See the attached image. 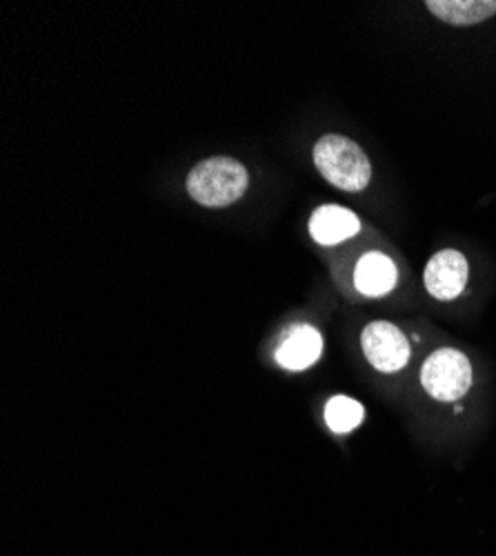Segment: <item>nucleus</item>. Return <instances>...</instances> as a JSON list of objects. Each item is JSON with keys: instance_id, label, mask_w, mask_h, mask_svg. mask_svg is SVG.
Here are the masks:
<instances>
[{"instance_id": "obj_8", "label": "nucleus", "mask_w": 496, "mask_h": 556, "mask_svg": "<svg viewBox=\"0 0 496 556\" xmlns=\"http://www.w3.org/2000/svg\"><path fill=\"white\" fill-rule=\"evenodd\" d=\"M323 350V339L314 328H294L288 339L283 341L277 358L285 369H292V372H298V369L309 367L311 363H317Z\"/></svg>"}, {"instance_id": "obj_4", "label": "nucleus", "mask_w": 496, "mask_h": 556, "mask_svg": "<svg viewBox=\"0 0 496 556\" xmlns=\"http://www.w3.org/2000/svg\"><path fill=\"white\" fill-rule=\"evenodd\" d=\"M360 345H364L366 358L379 369V372L392 375L403 369L410 361V343L405 334L392 326V323L377 320L364 330L360 337Z\"/></svg>"}, {"instance_id": "obj_1", "label": "nucleus", "mask_w": 496, "mask_h": 556, "mask_svg": "<svg viewBox=\"0 0 496 556\" xmlns=\"http://www.w3.org/2000/svg\"><path fill=\"white\" fill-rule=\"evenodd\" d=\"M250 185L243 163L230 156H214L192 167L188 192L203 207H228L237 203Z\"/></svg>"}, {"instance_id": "obj_3", "label": "nucleus", "mask_w": 496, "mask_h": 556, "mask_svg": "<svg viewBox=\"0 0 496 556\" xmlns=\"http://www.w3.org/2000/svg\"><path fill=\"white\" fill-rule=\"evenodd\" d=\"M423 390L436 401L463 399L472 386V365L459 350H436L421 369Z\"/></svg>"}, {"instance_id": "obj_10", "label": "nucleus", "mask_w": 496, "mask_h": 556, "mask_svg": "<svg viewBox=\"0 0 496 556\" xmlns=\"http://www.w3.org/2000/svg\"><path fill=\"white\" fill-rule=\"evenodd\" d=\"M364 416H366L364 405L349 396H334L326 405V421L330 430L336 434H345L358 428L360 421H364Z\"/></svg>"}, {"instance_id": "obj_9", "label": "nucleus", "mask_w": 496, "mask_h": 556, "mask_svg": "<svg viewBox=\"0 0 496 556\" xmlns=\"http://www.w3.org/2000/svg\"><path fill=\"white\" fill-rule=\"evenodd\" d=\"M425 8L449 25H479L496 14V0H428Z\"/></svg>"}, {"instance_id": "obj_6", "label": "nucleus", "mask_w": 496, "mask_h": 556, "mask_svg": "<svg viewBox=\"0 0 496 556\" xmlns=\"http://www.w3.org/2000/svg\"><path fill=\"white\" fill-rule=\"evenodd\" d=\"M358 229H360V223L356 214L339 205L319 207L311 214V220H309V235L321 245H336L345 239H352L354 235H358Z\"/></svg>"}, {"instance_id": "obj_7", "label": "nucleus", "mask_w": 496, "mask_h": 556, "mask_svg": "<svg viewBox=\"0 0 496 556\" xmlns=\"http://www.w3.org/2000/svg\"><path fill=\"white\" fill-rule=\"evenodd\" d=\"M356 290L366 296H383L396 286V265L381 252H370L358 261L354 271Z\"/></svg>"}, {"instance_id": "obj_5", "label": "nucleus", "mask_w": 496, "mask_h": 556, "mask_svg": "<svg viewBox=\"0 0 496 556\" xmlns=\"http://www.w3.org/2000/svg\"><path fill=\"white\" fill-rule=\"evenodd\" d=\"M425 288L438 301L457 299L468 283V261L457 250L434 254L425 267Z\"/></svg>"}, {"instance_id": "obj_2", "label": "nucleus", "mask_w": 496, "mask_h": 556, "mask_svg": "<svg viewBox=\"0 0 496 556\" xmlns=\"http://www.w3.org/2000/svg\"><path fill=\"white\" fill-rule=\"evenodd\" d=\"M314 163L321 176L343 192L366 190L372 178V165L366 152L341 134H328L314 146Z\"/></svg>"}]
</instances>
